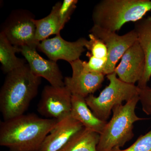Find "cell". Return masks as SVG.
Here are the masks:
<instances>
[{
	"mask_svg": "<svg viewBox=\"0 0 151 151\" xmlns=\"http://www.w3.org/2000/svg\"><path fill=\"white\" fill-rule=\"evenodd\" d=\"M100 134L84 128L58 151H97Z\"/></svg>",
	"mask_w": 151,
	"mask_h": 151,
	"instance_id": "18",
	"label": "cell"
},
{
	"mask_svg": "<svg viewBox=\"0 0 151 151\" xmlns=\"http://www.w3.org/2000/svg\"><path fill=\"white\" fill-rule=\"evenodd\" d=\"M71 99L72 94L66 86L47 85L42 92L38 112L46 119L60 121L70 115Z\"/></svg>",
	"mask_w": 151,
	"mask_h": 151,
	"instance_id": "7",
	"label": "cell"
},
{
	"mask_svg": "<svg viewBox=\"0 0 151 151\" xmlns=\"http://www.w3.org/2000/svg\"><path fill=\"white\" fill-rule=\"evenodd\" d=\"M32 13L24 9L11 13L3 24L1 31L9 41L14 46L37 47L36 41V27Z\"/></svg>",
	"mask_w": 151,
	"mask_h": 151,
	"instance_id": "6",
	"label": "cell"
},
{
	"mask_svg": "<svg viewBox=\"0 0 151 151\" xmlns=\"http://www.w3.org/2000/svg\"><path fill=\"white\" fill-rule=\"evenodd\" d=\"M87 41L86 39L80 38L76 41L68 42L64 40L59 34L41 42L37 48L50 60L57 62L63 60L70 63L79 59L85 51Z\"/></svg>",
	"mask_w": 151,
	"mask_h": 151,
	"instance_id": "9",
	"label": "cell"
},
{
	"mask_svg": "<svg viewBox=\"0 0 151 151\" xmlns=\"http://www.w3.org/2000/svg\"><path fill=\"white\" fill-rule=\"evenodd\" d=\"M111 151H151V130L145 134L139 137L128 148L123 150L116 148Z\"/></svg>",
	"mask_w": 151,
	"mask_h": 151,
	"instance_id": "21",
	"label": "cell"
},
{
	"mask_svg": "<svg viewBox=\"0 0 151 151\" xmlns=\"http://www.w3.org/2000/svg\"><path fill=\"white\" fill-rule=\"evenodd\" d=\"M20 48L22 54L35 75L45 78L55 87L65 86L63 76L56 62L41 56L37 51V47L24 46Z\"/></svg>",
	"mask_w": 151,
	"mask_h": 151,
	"instance_id": "11",
	"label": "cell"
},
{
	"mask_svg": "<svg viewBox=\"0 0 151 151\" xmlns=\"http://www.w3.org/2000/svg\"><path fill=\"white\" fill-rule=\"evenodd\" d=\"M89 37L90 40L87 41L86 48L89 53L96 58L108 60V49L104 42L91 33Z\"/></svg>",
	"mask_w": 151,
	"mask_h": 151,
	"instance_id": "19",
	"label": "cell"
},
{
	"mask_svg": "<svg viewBox=\"0 0 151 151\" xmlns=\"http://www.w3.org/2000/svg\"><path fill=\"white\" fill-rule=\"evenodd\" d=\"M90 33L104 42L108 49V57L104 74L107 76L114 72L116 65L127 50L138 40L134 30L124 35L109 31L96 26H93Z\"/></svg>",
	"mask_w": 151,
	"mask_h": 151,
	"instance_id": "8",
	"label": "cell"
},
{
	"mask_svg": "<svg viewBox=\"0 0 151 151\" xmlns=\"http://www.w3.org/2000/svg\"><path fill=\"white\" fill-rule=\"evenodd\" d=\"M86 55L89 58V59L88 61H82V65L84 70L88 72L102 73L105 75L104 72L107 59L96 58L92 56L89 52H87Z\"/></svg>",
	"mask_w": 151,
	"mask_h": 151,
	"instance_id": "20",
	"label": "cell"
},
{
	"mask_svg": "<svg viewBox=\"0 0 151 151\" xmlns=\"http://www.w3.org/2000/svg\"><path fill=\"white\" fill-rule=\"evenodd\" d=\"M145 67V54L137 40L125 52L114 72L122 81L135 84L142 77Z\"/></svg>",
	"mask_w": 151,
	"mask_h": 151,
	"instance_id": "12",
	"label": "cell"
},
{
	"mask_svg": "<svg viewBox=\"0 0 151 151\" xmlns=\"http://www.w3.org/2000/svg\"><path fill=\"white\" fill-rule=\"evenodd\" d=\"M17 52H21L20 47L13 45L4 34L0 32V62L5 73L7 74L26 64L25 59L17 57Z\"/></svg>",
	"mask_w": 151,
	"mask_h": 151,
	"instance_id": "17",
	"label": "cell"
},
{
	"mask_svg": "<svg viewBox=\"0 0 151 151\" xmlns=\"http://www.w3.org/2000/svg\"><path fill=\"white\" fill-rule=\"evenodd\" d=\"M108 86L98 97L90 94L85 98L86 104L94 115L102 121L107 122L113 108L123 104L139 95V88L135 84L120 80L115 72L106 76Z\"/></svg>",
	"mask_w": 151,
	"mask_h": 151,
	"instance_id": "5",
	"label": "cell"
},
{
	"mask_svg": "<svg viewBox=\"0 0 151 151\" xmlns=\"http://www.w3.org/2000/svg\"><path fill=\"white\" fill-rule=\"evenodd\" d=\"M82 61L79 59L70 63L72 76L65 77L64 82L72 95L86 98L101 87L105 75L86 71L83 68Z\"/></svg>",
	"mask_w": 151,
	"mask_h": 151,
	"instance_id": "10",
	"label": "cell"
},
{
	"mask_svg": "<svg viewBox=\"0 0 151 151\" xmlns=\"http://www.w3.org/2000/svg\"><path fill=\"white\" fill-rule=\"evenodd\" d=\"M58 122L32 113L4 121L0 124V145L10 151H38Z\"/></svg>",
	"mask_w": 151,
	"mask_h": 151,
	"instance_id": "1",
	"label": "cell"
},
{
	"mask_svg": "<svg viewBox=\"0 0 151 151\" xmlns=\"http://www.w3.org/2000/svg\"><path fill=\"white\" fill-rule=\"evenodd\" d=\"M139 101L138 95L124 105H117L113 108L112 118L100 134L96 151H111L120 148L134 137L135 122L148 119L139 118L136 115L135 109Z\"/></svg>",
	"mask_w": 151,
	"mask_h": 151,
	"instance_id": "4",
	"label": "cell"
},
{
	"mask_svg": "<svg viewBox=\"0 0 151 151\" xmlns=\"http://www.w3.org/2000/svg\"><path fill=\"white\" fill-rule=\"evenodd\" d=\"M77 3V0H64L61 3L59 15L60 25L63 29L70 19L71 15L76 9Z\"/></svg>",
	"mask_w": 151,
	"mask_h": 151,
	"instance_id": "22",
	"label": "cell"
},
{
	"mask_svg": "<svg viewBox=\"0 0 151 151\" xmlns=\"http://www.w3.org/2000/svg\"><path fill=\"white\" fill-rule=\"evenodd\" d=\"M61 2H58L53 7L50 13L43 18L33 20L36 27L35 39L39 44L52 35L60 34L63 29L60 23L59 15Z\"/></svg>",
	"mask_w": 151,
	"mask_h": 151,
	"instance_id": "16",
	"label": "cell"
},
{
	"mask_svg": "<svg viewBox=\"0 0 151 151\" xmlns=\"http://www.w3.org/2000/svg\"><path fill=\"white\" fill-rule=\"evenodd\" d=\"M70 116L84 128L99 134L103 132L108 122L97 118L88 107L85 98L78 95H72Z\"/></svg>",
	"mask_w": 151,
	"mask_h": 151,
	"instance_id": "15",
	"label": "cell"
},
{
	"mask_svg": "<svg viewBox=\"0 0 151 151\" xmlns=\"http://www.w3.org/2000/svg\"><path fill=\"white\" fill-rule=\"evenodd\" d=\"M84 128L70 115L58 121L45 139L38 151H58L76 133Z\"/></svg>",
	"mask_w": 151,
	"mask_h": 151,
	"instance_id": "13",
	"label": "cell"
},
{
	"mask_svg": "<svg viewBox=\"0 0 151 151\" xmlns=\"http://www.w3.org/2000/svg\"><path fill=\"white\" fill-rule=\"evenodd\" d=\"M139 96L143 111L147 115H151V88L147 86L139 88Z\"/></svg>",
	"mask_w": 151,
	"mask_h": 151,
	"instance_id": "23",
	"label": "cell"
},
{
	"mask_svg": "<svg viewBox=\"0 0 151 151\" xmlns=\"http://www.w3.org/2000/svg\"><path fill=\"white\" fill-rule=\"evenodd\" d=\"M134 29L137 33L138 41L142 49L145 59L144 74L137 85L139 88L143 89L147 86L151 77V16L136 22Z\"/></svg>",
	"mask_w": 151,
	"mask_h": 151,
	"instance_id": "14",
	"label": "cell"
},
{
	"mask_svg": "<svg viewBox=\"0 0 151 151\" xmlns=\"http://www.w3.org/2000/svg\"><path fill=\"white\" fill-rule=\"evenodd\" d=\"M41 78L28 64L8 73L0 91V111L4 121L24 114L37 95Z\"/></svg>",
	"mask_w": 151,
	"mask_h": 151,
	"instance_id": "2",
	"label": "cell"
},
{
	"mask_svg": "<svg viewBox=\"0 0 151 151\" xmlns=\"http://www.w3.org/2000/svg\"><path fill=\"white\" fill-rule=\"evenodd\" d=\"M151 11L150 0H103L92 11L94 25L116 32L126 23L142 19Z\"/></svg>",
	"mask_w": 151,
	"mask_h": 151,
	"instance_id": "3",
	"label": "cell"
}]
</instances>
